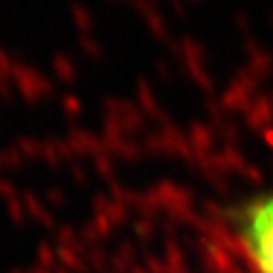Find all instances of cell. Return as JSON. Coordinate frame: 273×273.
I'll return each mask as SVG.
<instances>
[{
	"instance_id": "obj_1",
	"label": "cell",
	"mask_w": 273,
	"mask_h": 273,
	"mask_svg": "<svg viewBox=\"0 0 273 273\" xmlns=\"http://www.w3.org/2000/svg\"><path fill=\"white\" fill-rule=\"evenodd\" d=\"M239 236L254 273H273V192L245 204Z\"/></svg>"
}]
</instances>
